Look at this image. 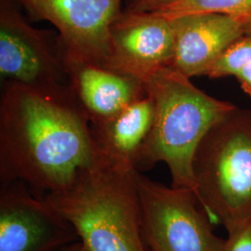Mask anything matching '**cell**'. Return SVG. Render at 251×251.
I'll use <instances>...</instances> for the list:
<instances>
[{
	"mask_svg": "<svg viewBox=\"0 0 251 251\" xmlns=\"http://www.w3.org/2000/svg\"><path fill=\"white\" fill-rule=\"evenodd\" d=\"M97 162L90 120L68 86L3 82L0 185L22 181L46 196L69 187Z\"/></svg>",
	"mask_w": 251,
	"mask_h": 251,
	"instance_id": "6da1fadb",
	"label": "cell"
},
{
	"mask_svg": "<svg viewBox=\"0 0 251 251\" xmlns=\"http://www.w3.org/2000/svg\"><path fill=\"white\" fill-rule=\"evenodd\" d=\"M145 88L154 102V118L138 171L162 162L171 172V186L196 194L193 165L198 145L236 106L207 95L172 66L153 74Z\"/></svg>",
	"mask_w": 251,
	"mask_h": 251,
	"instance_id": "7a4b0ae2",
	"label": "cell"
},
{
	"mask_svg": "<svg viewBox=\"0 0 251 251\" xmlns=\"http://www.w3.org/2000/svg\"><path fill=\"white\" fill-rule=\"evenodd\" d=\"M135 172L99 161L63 191L44 196L70 223L87 251H148Z\"/></svg>",
	"mask_w": 251,
	"mask_h": 251,
	"instance_id": "3957f363",
	"label": "cell"
},
{
	"mask_svg": "<svg viewBox=\"0 0 251 251\" xmlns=\"http://www.w3.org/2000/svg\"><path fill=\"white\" fill-rule=\"evenodd\" d=\"M196 196L225 230L251 225V109L236 107L220 119L194 158Z\"/></svg>",
	"mask_w": 251,
	"mask_h": 251,
	"instance_id": "277c9868",
	"label": "cell"
},
{
	"mask_svg": "<svg viewBox=\"0 0 251 251\" xmlns=\"http://www.w3.org/2000/svg\"><path fill=\"white\" fill-rule=\"evenodd\" d=\"M148 251H219L224 238L215 234L211 219L196 194L168 187L135 172Z\"/></svg>",
	"mask_w": 251,
	"mask_h": 251,
	"instance_id": "5b68a950",
	"label": "cell"
},
{
	"mask_svg": "<svg viewBox=\"0 0 251 251\" xmlns=\"http://www.w3.org/2000/svg\"><path fill=\"white\" fill-rule=\"evenodd\" d=\"M0 75L40 89L68 86L60 36L32 26L13 0H0Z\"/></svg>",
	"mask_w": 251,
	"mask_h": 251,
	"instance_id": "8992f818",
	"label": "cell"
},
{
	"mask_svg": "<svg viewBox=\"0 0 251 251\" xmlns=\"http://www.w3.org/2000/svg\"><path fill=\"white\" fill-rule=\"evenodd\" d=\"M35 20L57 28L65 52L106 66L110 29L123 11L125 0H13Z\"/></svg>",
	"mask_w": 251,
	"mask_h": 251,
	"instance_id": "52a82bcc",
	"label": "cell"
},
{
	"mask_svg": "<svg viewBox=\"0 0 251 251\" xmlns=\"http://www.w3.org/2000/svg\"><path fill=\"white\" fill-rule=\"evenodd\" d=\"M0 187V251H60L79 241L45 197H36L22 181Z\"/></svg>",
	"mask_w": 251,
	"mask_h": 251,
	"instance_id": "ba28073f",
	"label": "cell"
},
{
	"mask_svg": "<svg viewBox=\"0 0 251 251\" xmlns=\"http://www.w3.org/2000/svg\"><path fill=\"white\" fill-rule=\"evenodd\" d=\"M175 35L171 21L156 12L123 10L110 29L106 67L143 81L171 66Z\"/></svg>",
	"mask_w": 251,
	"mask_h": 251,
	"instance_id": "9c48e42d",
	"label": "cell"
},
{
	"mask_svg": "<svg viewBox=\"0 0 251 251\" xmlns=\"http://www.w3.org/2000/svg\"><path fill=\"white\" fill-rule=\"evenodd\" d=\"M175 35L171 66L193 77L206 75L225 50L248 33L246 20L219 13H198L170 20Z\"/></svg>",
	"mask_w": 251,
	"mask_h": 251,
	"instance_id": "30bf717a",
	"label": "cell"
},
{
	"mask_svg": "<svg viewBox=\"0 0 251 251\" xmlns=\"http://www.w3.org/2000/svg\"><path fill=\"white\" fill-rule=\"evenodd\" d=\"M64 53L69 90L90 125L117 116L147 92L132 75Z\"/></svg>",
	"mask_w": 251,
	"mask_h": 251,
	"instance_id": "8fae6325",
	"label": "cell"
},
{
	"mask_svg": "<svg viewBox=\"0 0 251 251\" xmlns=\"http://www.w3.org/2000/svg\"><path fill=\"white\" fill-rule=\"evenodd\" d=\"M154 118V102L146 92L117 116L90 125L98 161L126 171H138Z\"/></svg>",
	"mask_w": 251,
	"mask_h": 251,
	"instance_id": "7c38bea8",
	"label": "cell"
},
{
	"mask_svg": "<svg viewBox=\"0 0 251 251\" xmlns=\"http://www.w3.org/2000/svg\"><path fill=\"white\" fill-rule=\"evenodd\" d=\"M168 20L198 13H219L251 21V0H175L152 11Z\"/></svg>",
	"mask_w": 251,
	"mask_h": 251,
	"instance_id": "4fadbf2b",
	"label": "cell"
},
{
	"mask_svg": "<svg viewBox=\"0 0 251 251\" xmlns=\"http://www.w3.org/2000/svg\"><path fill=\"white\" fill-rule=\"evenodd\" d=\"M250 63H251V34L247 33L225 50L211 66L206 75L210 78L228 75L235 76Z\"/></svg>",
	"mask_w": 251,
	"mask_h": 251,
	"instance_id": "5bb4252c",
	"label": "cell"
},
{
	"mask_svg": "<svg viewBox=\"0 0 251 251\" xmlns=\"http://www.w3.org/2000/svg\"><path fill=\"white\" fill-rule=\"evenodd\" d=\"M219 251H251V225L228 231Z\"/></svg>",
	"mask_w": 251,
	"mask_h": 251,
	"instance_id": "9a60e30c",
	"label": "cell"
},
{
	"mask_svg": "<svg viewBox=\"0 0 251 251\" xmlns=\"http://www.w3.org/2000/svg\"><path fill=\"white\" fill-rule=\"evenodd\" d=\"M175 0H125V11L135 12H152L170 5Z\"/></svg>",
	"mask_w": 251,
	"mask_h": 251,
	"instance_id": "2e32d148",
	"label": "cell"
},
{
	"mask_svg": "<svg viewBox=\"0 0 251 251\" xmlns=\"http://www.w3.org/2000/svg\"><path fill=\"white\" fill-rule=\"evenodd\" d=\"M235 77L239 81L244 91L251 97V63L238 73Z\"/></svg>",
	"mask_w": 251,
	"mask_h": 251,
	"instance_id": "e0dca14e",
	"label": "cell"
},
{
	"mask_svg": "<svg viewBox=\"0 0 251 251\" xmlns=\"http://www.w3.org/2000/svg\"><path fill=\"white\" fill-rule=\"evenodd\" d=\"M60 251H87L86 249L84 248V246L82 245L80 241H76V242L72 243L70 245H68L67 247L63 248V250Z\"/></svg>",
	"mask_w": 251,
	"mask_h": 251,
	"instance_id": "ac0fdd59",
	"label": "cell"
},
{
	"mask_svg": "<svg viewBox=\"0 0 251 251\" xmlns=\"http://www.w3.org/2000/svg\"><path fill=\"white\" fill-rule=\"evenodd\" d=\"M248 33L251 34V21L248 24Z\"/></svg>",
	"mask_w": 251,
	"mask_h": 251,
	"instance_id": "d6986e66",
	"label": "cell"
}]
</instances>
